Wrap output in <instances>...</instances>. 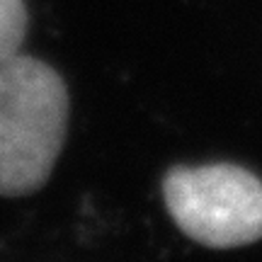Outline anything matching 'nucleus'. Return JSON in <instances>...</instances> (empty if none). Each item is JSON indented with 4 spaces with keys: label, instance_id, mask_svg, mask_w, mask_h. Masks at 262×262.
Instances as JSON below:
<instances>
[{
    "label": "nucleus",
    "instance_id": "1",
    "mask_svg": "<svg viewBox=\"0 0 262 262\" xmlns=\"http://www.w3.org/2000/svg\"><path fill=\"white\" fill-rule=\"evenodd\" d=\"M68 88L49 63L15 54L0 63V196L47 185L66 141Z\"/></svg>",
    "mask_w": 262,
    "mask_h": 262
},
{
    "label": "nucleus",
    "instance_id": "2",
    "mask_svg": "<svg viewBox=\"0 0 262 262\" xmlns=\"http://www.w3.org/2000/svg\"><path fill=\"white\" fill-rule=\"evenodd\" d=\"M163 199L178 228L199 245L228 250L262 238V180L241 165L170 168Z\"/></svg>",
    "mask_w": 262,
    "mask_h": 262
},
{
    "label": "nucleus",
    "instance_id": "3",
    "mask_svg": "<svg viewBox=\"0 0 262 262\" xmlns=\"http://www.w3.org/2000/svg\"><path fill=\"white\" fill-rule=\"evenodd\" d=\"M27 34L25 0H0V63L15 56Z\"/></svg>",
    "mask_w": 262,
    "mask_h": 262
}]
</instances>
